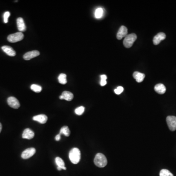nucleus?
Returning <instances> with one entry per match:
<instances>
[{
    "label": "nucleus",
    "mask_w": 176,
    "mask_h": 176,
    "mask_svg": "<svg viewBox=\"0 0 176 176\" xmlns=\"http://www.w3.org/2000/svg\"><path fill=\"white\" fill-rule=\"evenodd\" d=\"M166 122L169 129L171 131L176 130V117L175 116H168L166 118Z\"/></svg>",
    "instance_id": "39448f33"
},
{
    "label": "nucleus",
    "mask_w": 176,
    "mask_h": 176,
    "mask_svg": "<svg viewBox=\"0 0 176 176\" xmlns=\"http://www.w3.org/2000/svg\"><path fill=\"white\" fill-rule=\"evenodd\" d=\"M1 49L5 54L10 56H14L16 55V54L15 51L12 48L8 46V45H4L1 47Z\"/></svg>",
    "instance_id": "ddd939ff"
},
{
    "label": "nucleus",
    "mask_w": 176,
    "mask_h": 176,
    "mask_svg": "<svg viewBox=\"0 0 176 176\" xmlns=\"http://www.w3.org/2000/svg\"><path fill=\"white\" fill-rule=\"evenodd\" d=\"M34 136V132L28 128L25 130L22 135V137L23 139H33Z\"/></svg>",
    "instance_id": "f8f14e48"
},
{
    "label": "nucleus",
    "mask_w": 176,
    "mask_h": 176,
    "mask_svg": "<svg viewBox=\"0 0 176 176\" xmlns=\"http://www.w3.org/2000/svg\"><path fill=\"white\" fill-rule=\"evenodd\" d=\"M103 14V10L101 7L97 8L95 11V17L97 19H99L102 17Z\"/></svg>",
    "instance_id": "412c9836"
},
{
    "label": "nucleus",
    "mask_w": 176,
    "mask_h": 176,
    "mask_svg": "<svg viewBox=\"0 0 176 176\" xmlns=\"http://www.w3.org/2000/svg\"><path fill=\"white\" fill-rule=\"evenodd\" d=\"M59 134L60 135L63 134L66 136H69L71 134V132H70L69 127L67 126H65L62 127L61 129L60 130Z\"/></svg>",
    "instance_id": "6ab92c4d"
},
{
    "label": "nucleus",
    "mask_w": 176,
    "mask_h": 176,
    "mask_svg": "<svg viewBox=\"0 0 176 176\" xmlns=\"http://www.w3.org/2000/svg\"><path fill=\"white\" fill-rule=\"evenodd\" d=\"M154 89L157 93L160 94V95L164 94L166 90V86L163 84H157L155 86Z\"/></svg>",
    "instance_id": "f3484780"
},
{
    "label": "nucleus",
    "mask_w": 176,
    "mask_h": 176,
    "mask_svg": "<svg viewBox=\"0 0 176 176\" xmlns=\"http://www.w3.org/2000/svg\"><path fill=\"white\" fill-rule=\"evenodd\" d=\"M18 29L20 32H24L26 31V26L23 18L19 17L17 19Z\"/></svg>",
    "instance_id": "9b49d317"
},
{
    "label": "nucleus",
    "mask_w": 176,
    "mask_h": 176,
    "mask_svg": "<svg viewBox=\"0 0 176 176\" xmlns=\"http://www.w3.org/2000/svg\"><path fill=\"white\" fill-rule=\"evenodd\" d=\"M84 111H85L84 107L80 106V107H78V108H76V109L75 110V113H76L77 115L81 116L84 113Z\"/></svg>",
    "instance_id": "b1692460"
},
{
    "label": "nucleus",
    "mask_w": 176,
    "mask_h": 176,
    "mask_svg": "<svg viewBox=\"0 0 176 176\" xmlns=\"http://www.w3.org/2000/svg\"><path fill=\"white\" fill-rule=\"evenodd\" d=\"M136 39H137V36L135 34H131L127 35L123 41V45L124 47L126 48H131Z\"/></svg>",
    "instance_id": "7ed1b4c3"
},
{
    "label": "nucleus",
    "mask_w": 176,
    "mask_h": 176,
    "mask_svg": "<svg viewBox=\"0 0 176 176\" xmlns=\"http://www.w3.org/2000/svg\"><path fill=\"white\" fill-rule=\"evenodd\" d=\"M62 96H63V99L70 101L73 98V95L72 92L68 91H64L62 93Z\"/></svg>",
    "instance_id": "a211bd4d"
},
{
    "label": "nucleus",
    "mask_w": 176,
    "mask_h": 176,
    "mask_svg": "<svg viewBox=\"0 0 176 176\" xmlns=\"http://www.w3.org/2000/svg\"><path fill=\"white\" fill-rule=\"evenodd\" d=\"M58 79L59 82L60 84L64 85V84H66L67 83V75L64 73L60 74L59 75Z\"/></svg>",
    "instance_id": "aec40b11"
},
{
    "label": "nucleus",
    "mask_w": 176,
    "mask_h": 176,
    "mask_svg": "<svg viewBox=\"0 0 176 176\" xmlns=\"http://www.w3.org/2000/svg\"><path fill=\"white\" fill-rule=\"evenodd\" d=\"M36 153L34 148H29L23 151L22 153L21 157L23 159H28L33 156Z\"/></svg>",
    "instance_id": "423d86ee"
},
{
    "label": "nucleus",
    "mask_w": 176,
    "mask_h": 176,
    "mask_svg": "<svg viewBox=\"0 0 176 176\" xmlns=\"http://www.w3.org/2000/svg\"><path fill=\"white\" fill-rule=\"evenodd\" d=\"M133 78L136 80V81L138 83H140L143 81L144 78H145V75L143 73L141 72H133Z\"/></svg>",
    "instance_id": "2eb2a0df"
},
{
    "label": "nucleus",
    "mask_w": 176,
    "mask_h": 176,
    "mask_svg": "<svg viewBox=\"0 0 176 176\" xmlns=\"http://www.w3.org/2000/svg\"><path fill=\"white\" fill-rule=\"evenodd\" d=\"M10 12L8 11H7L4 13V23H7L8 22V17H10Z\"/></svg>",
    "instance_id": "a878e982"
},
{
    "label": "nucleus",
    "mask_w": 176,
    "mask_h": 176,
    "mask_svg": "<svg viewBox=\"0 0 176 176\" xmlns=\"http://www.w3.org/2000/svg\"><path fill=\"white\" fill-rule=\"evenodd\" d=\"M107 76L106 75H101V79L102 80H106L107 79Z\"/></svg>",
    "instance_id": "cd10ccee"
},
{
    "label": "nucleus",
    "mask_w": 176,
    "mask_h": 176,
    "mask_svg": "<svg viewBox=\"0 0 176 176\" xmlns=\"http://www.w3.org/2000/svg\"><path fill=\"white\" fill-rule=\"evenodd\" d=\"M31 89L35 92H40L42 91V87L40 86L36 85V84H32L31 86Z\"/></svg>",
    "instance_id": "4be33fe9"
},
{
    "label": "nucleus",
    "mask_w": 176,
    "mask_h": 176,
    "mask_svg": "<svg viewBox=\"0 0 176 176\" xmlns=\"http://www.w3.org/2000/svg\"><path fill=\"white\" fill-rule=\"evenodd\" d=\"M69 158L73 164H78L81 159V153L78 148H73L69 151Z\"/></svg>",
    "instance_id": "f257e3e1"
},
{
    "label": "nucleus",
    "mask_w": 176,
    "mask_h": 176,
    "mask_svg": "<svg viewBox=\"0 0 176 176\" xmlns=\"http://www.w3.org/2000/svg\"><path fill=\"white\" fill-rule=\"evenodd\" d=\"M160 176H174V175L167 169H162L160 173Z\"/></svg>",
    "instance_id": "5701e85b"
},
{
    "label": "nucleus",
    "mask_w": 176,
    "mask_h": 176,
    "mask_svg": "<svg viewBox=\"0 0 176 176\" xmlns=\"http://www.w3.org/2000/svg\"><path fill=\"white\" fill-rule=\"evenodd\" d=\"M60 139H61V135L60 134H58V135H57L56 136H55V140L56 141H59V140H60Z\"/></svg>",
    "instance_id": "c85d7f7f"
},
{
    "label": "nucleus",
    "mask_w": 176,
    "mask_h": 176,
    "mask_svg": "<svg viewBox=\"0 0 176 176\" xmlns=\"http://www.w3.org/2000/svg\"><path fill=\"white\" fill-rule=\"evenodd\" d=\"M94 163L96 166L103 168L107 166V160L105 155L103 154L98 153L95 157Z\"/></svg>",
    "instance_id": "f03ea898"
},
{
    "label": "nucleus",
    "mask_w": 176,
    "mask_h": 176,
    "mask_svg": "<svg viewBox=\"0 0 176 176\" xmlns=\"http://www.w3.org/2000/svg\"><path fill=\"white\" fill-rule=\"evenodd\" d=\"M55 163L57 166V169L60 171L61 169L66 170V167L65 166V163L63 160L59 157L55 158Z\"/></svg>",
    "instance_id": "dca6fc26"
},
{
    "label": "nucleus",
    "mask_w": 176,
    "mask_h": 176,
    "mask_svg": "<svg viewBox=\"0 0 176 176\" xmlns=\"http://www.w3.org/2000/svg\"><path fill=\"white\" fill-rule=\"evenodd\" d=\"M7 101L8 105L13 109H17L20 107V104L19 101L17 99L14 97L10 96V98H8Z\"/></svg>",
    "instance_id": "0eeeda50"
},
{
    "label": "nucleus",
    "mask_w": 176,
    "mask_h": 176,
    "mask_svg": "<svg viewBox=\"0 0 176 176\" xmlns=\"http://www.w3.org/2000/svg\"><path fill=\"white\" fill-rule=\"evenodd\" d=\"M128 33V29L124 25H122L119 29L117 34L116 38L118 40H122L123 37H125L127 35Z\"/></svg>",
    "instance_id": "6e6552de"
},
{
    "label": "nucleus",
    "mask_w": 176,
    "mask_h": 176,
    "mask_svg": "<svg viewBox=\"0 0 176 176\" xmlns=\"http://www.w3.org/2000/svg\"><path fill=\"white\" fill-rule=\"evenodd\" d=\"M39 55H40V52L39 51H32L25 53L24 55L23 58L25 60H29L34 58L36 57L37 56H39Z\"/></svg>",
    "instance_id": "1a4fd4ad"
},
{
    "label": "nucleus",
    "mask_w": 176,
    "mask_h": 176,
    "mask_svg": "<svg viewBox=\"0 0 176 176\" xmlns=\"http://www.w3.org/2000/svg\"><path fill=\"white\" fill-rule=\"evenodd\" d=\"M123 90H124V89L122 87L119 86L115 89V92L116 93V95H120L123 92Z\"/></svg>",
    "instance_id": "393cba45"
},
{
    "label": "nucleus",
    "mask_w": 176,
    "mask_h": 176,
    "mask_svg": "<svg viewBox=\"0 0 176 176\" xmlns=\"http://www.w3.org/2000/svg\"><path fill=\"white\" fill-rule=\"evenodd\" d=\"M59 98H60V99H63V96L61 95V96H60V97H59Z\"/></svg>",
    "instance_id": "7c9ffc66"
},
{
    "label": "nucleus",
    "mask_w": 176,
    "mask_h": 176,
    "mask_svg": "<svg viewBox=\"0 0 176 176\" xmlns=\"http://www.w3.org/2000/svg\"><path fill=\"white\" fill-rule=\"evenodd\" d=\"M24 37V35L22 32H16L8 35L7 37V40L10 43H16L23 40Z\"/></svg>",
    "instance_id": "20e7f679"
},
{
    "label": "nucleus",
    "mask_w": 176,
    "mask_h": 176,
    "mask_svg": "<svg viewBox=\"0 0 176 176\" xmlns=\"http://www.w3.org/2000/svg\"><path fill=\"white\" fill-rule=\"evenodd\" d=\"M33 120L38 122L41 124H45L47 122V120H48V117L45 115L41 114V115H37L36 116H34Z\"/></svg>",
    "instance_id": "4468645a"
},
{
    "label": "nucleus",
    "mask_w": 176,
    "mask_h": 176,
    "mask_svg": "<svg viewBox=\"0 0 176 176\" xmlns=\"http://www.w3.org/2000/svg\"><path fill=\"white\" fill-rule=\"evenodd\" d=\"M166 38V34L163 32H160L154 37L153 43L155 45H157L160 42Z\"/></svg>",
    "instance_id": "9d476101"
},
{
    "label": "nucleus",
    "mask_w": 176,
    "mask_h": 176,
    "mask_svg": "<svg viewBox=\"0 0 176 176\" xmlns=\"http://www.w3.org/2000/svg\"><path fill=\"white\" fill-rule=\"evenodd\" d=\"M1 130H2V125H1V123L0 122V133L1 132Z\"/></svg>",
    "instance_id": "c756f323"
},
{
    "label": "nucleus",
    "mask_w": 176,
    "mask_h": 176,
    "mask_svg": "<svg viewBox=\"0 0 176 176\" xmlns=\"http://www.w3.org/2000/svg\"><path fill=\"white\" fill-rule=\"evenodd\" d=\"M107 84V81L106 80H101L100 82V85L101 86H104L106 85Z\"/></svg>",
    "instance_id": "bb28decb"
}]
</instances>
